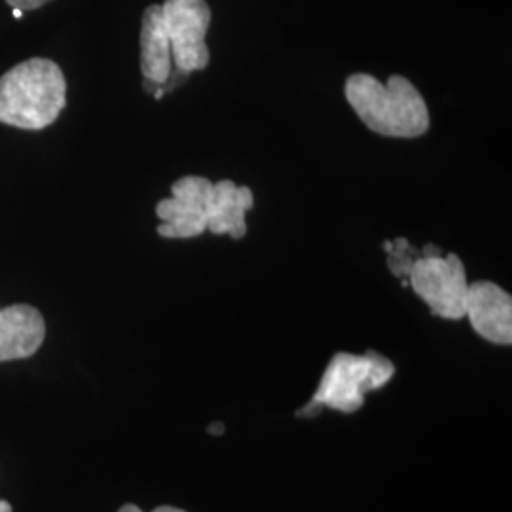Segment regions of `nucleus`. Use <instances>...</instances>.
<instances>
[{
	"label": "nucleus",
	"instance_id": "nucleus-2",
	"mask_svg": "<svg viewBox=\"0 0 512 512\" xmlns=\"http://www.w3.org/2000/svg\"><path fill=\"white\" fill-rule=\"evenodd\" d=\"M67 105V80L52 59L33 57L0 76V122L18 129H46Z\"/></svg>",
	"mask_w": 512,
	"mask_h": 512
},
{
	"label": "nucleus",
	"instance_id": "nucleus-8",
	"mask_svg": "<svg viewBox=\"0 0 512 512\" xmlns=\"http://www.w3.org/2000/svg\"><path fill=\"white\" fill-rule=\"evenodd\" d=\"M253 192L234 181H220L213 188V205L207 215V230L213 234H230L241 239L247 234L245 213L253 209Z\"/></svg>",
	"mask_w": 512,
	"mask_h": 512
},
{
	"label": "nucleus",
	"instance_id": "nucleus-7",
	"mask_svg": "<svg viewBox=\"0 0 512 512\" xmlns=\"http://www.w3.org/2000/svg\"><path fill=\"white\" fill-rule=\"evenodd\" d=\"M44 338L46 321L35 306L0 308V363L33 357Z\"/></svg>",
	"mask_w": 512,
	"mask_h": 512
},
{
	"label": "nucleus",
	"instance_id": "nucleus-16",
	"mask_svg": "<svg viewBox=\"0 0 512 512\" xmlns=\"http://www.w3.org/2000/svg\"><path fill=\"white\" fill-rule=\"evenodd\" d=\"M207 431H209V433H213V435H215V433L220 435V433L224 431V425H222V423H215V425H211Z\"/></svg>",
	"mask_w": 512,
	"mask_h": 512
},
{
	"label": "nucleus",
	"instance_id": "nucleus-9",
	"mask_svg": "<svg viewBox=\"0 0 512 512\" xmlns=\"http://www.w3.org/2000/svg\"><path fill=\"white\" fill-rule=\"evenodd\" d=\"M141 73L145 80L156 82L162 88L173 73L171 42L165 31L162 6L152 4L143 14L141 25Z\"/></svg>",
	"mask_w": 512,
	"mask_h": 512
},
{
	"label": "nucleus",
	"instance_id": "nucleus-17",
	"mask_svg": "<svg viewBox=\"0 0 512 512\" xmlns=\"http://www.w3.org/2000/svg\"><path fill=\"white\" fill-rule=\"evenodd\" d=\"M0 512H14L12 511V505L8 503V501H4V499H0Z\"/></svg>",
	"mask_w": 512,
	"mask_h": 512
},
{
	"label": "nucleus",
	"instance_id": "nucleus-12",
	"mask_svg": "<svg viewBox=\"0 0 512 512\" xmlns=\"http://www.w3.org/2000/svg\"><path fill=\"white\" fill-rule=\"evenodd\" d=\"M420 251L410 245V241L406 238H397L393 241L391 251H387V266L391 270V274L395 277H408L412 264L416 262V258H420Z\"/></svg>",
	"mask_w": 512,
	"mask_h": 512
},
{
	"label": "nucleus",
	"instance_id": "nucleus-15",
	"mask_svg": "<svg viewBox=\"0 0 512 512\" xmlns=\"http://www.w3.org/2000/svg\"><path fill=\"white\" fill-rule=\"evenodd\" d=\"M421 255L425 256V258H431V256H442V249H439L437 245H425V247H423V251H421Z\"/></svg>",
	"mask_w": 512,
	"mask_h": 512
},
{
	"label": "nucleus",
	"instance_id": "nucleus-14",
	"mask_svg": "<svg viewBox=\"0 0 512 512\" xmlns=\"http://www.w3.org/2000/svg\"><path fill=\"white\" fill-rule=\"evenodd\" d=\"M118 512H143L137 505H131V503H128V505H124L122 509ZM152 512H186L183 511V509H177V507H171V505H164V507H158V509H154Z\"/></svg>",
	"mask_w": 512,
	"mask_h": 512
},
{
	"label": "nucleus",
	"instance_id": "nucleus-18",
	"mask_svg": "<svg viewBox=\"0 0 512 512\" xmlns=\"http://www.w3.org/2000/svg\"><path fill=\"white\" fill-rule=\"evenodd\" d=\"M21 16H23L21 10H14V18H21Z\"/></svg>",
	"mask_w": 512,
	"mask_h": 512
},
{
	"label": "nucleus",
	"instance_id": "nucleus-11",
	"mask_svg": "<svg viewBox=\"0 0 512 512\" xmlns=\"http://www.w3.org/2000/svg\"><path fill=\"white\" fill-rule=\"evenodd\" d=\"M213 188H215V184L211 183L209 179L188 175L171 186V196L200 203L209 215L211 205H213Z\"/></svg>",
	"mask_w": 512,
	"mask_h": 512
},
{
	"label": "nucleus",
	"instance_id": "nucleus-5",
	"mask_svg": "<svg viewBox=\"0 0 512 512\" xmlns=\"http://www.w3.org/2000/svg\"><path fill=\"white\" fill-rule=\"evenodd\" d=\"M162 16L175 69L184 74L203 71L211 59L205 44L211 23L209 4L205 0H165Z\"/></svg>",
	"mask_w": 512,
	"mask_h": 512
},
{
	"label": "nucleus",
	"instance_id": "nucleus-1",
	"mask_svg": "<svg viewBox=\"0 0 512 512\" xmlns=\"http://www.w3.org/2000/svg\"><path fill=\"white\" fill-rule=\"evenodd\" d=\"M346 99L366 128L384 137L414 139L431 126L429 109L420 90L401 74L380 82L372 74L349 76Z\"/></svg>",
	"mask_w": 512,
	"mask_h": 512
},
{
	"label": "nucleus",
	"instance_id": "nucleus-6",
	"mask_svg": "<svg viewBox=\"0 0 512 512\" xmlns=\"http://www.w3.org/2000/svg\"><path fill=\"white\" fill-rule=\"evenodd\" d=\"M465 317L484 340L497 346L512 344L511 294L492 281H475L469 285Z\"/></svg>",
	"mask_w": 512,
	"mask_h": 512
},
{
	"label": "nucleus",
	"instance_id": "nucleus-10",
	"mask_svg": "<svg viewBox=\"0 0 512 512\" xmlns=\"http://www.w3.org/2000/svg\"><path fill=\"white\" fill-rule=\"evenodd\" d=\"M156 215L162 220L158 234L167 239H188L202 236L207 230V211L200 203L171 196L156 205Z\"/></svg>",
	"mask_w": 512,
	"mask_h": 512
},
{
	"label": "nucleus",
	"instance_id": "nucleus-4",
	"mask_svg": "<svg viewBox=\"0 0 512 512\" xmlns=\"http://www.w3.org/2000/svg\"><path fill=\"white\" fill-rule=\"evenodd\" d=\"M408 287L414 289V293L435 315L452 321L465 317L469 283L465 266L458 255L450 253L446 256L416 258L408 275Z\"/></svg>",
	"mask_w": 512,
	"mask_h": 512
},
{
	"label": "nucleus",
	"instance_id": "nucleus-3",
	"mask_svg": "<svg viewBox=\"0 0 512 512\" xmlns=\"http://www.w3.org/2000/svg\"><path fill=\"white\" fill-rule=\"evenodd\" d=\"M393 374L395 365L376 351H366L365 355L336 353L310 403L298 412V416L311 418L325 406L353 414L365 403L366 393L384 387Z\"/></svg>",
	"mask_w": 512,
	"mask_h": 512
},
{
	"label": "nucleus",
	"instance_id": "nucleus-13",
	"mask_svg": "<svg viewBox=\"0 0 512 512\" xmlns=\"http://www.w3.org/2000/svg\"><path fill=\"white\" fill-rule=\"evenodd\" d=\"M14 10H21L23 14L25 12H33V10H38V8H42V6H46L48 2H52V0H6Z\"/></svg>",
	"mask_w": 512,
	"mask_h": 512
}]
</instances>
